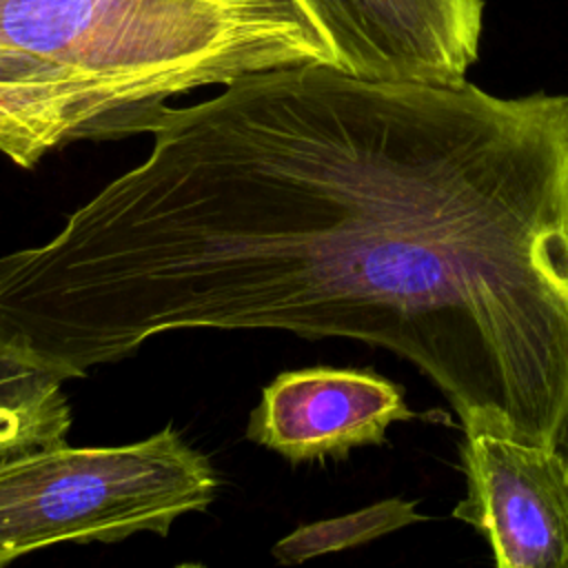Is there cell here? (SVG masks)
<instances>
[{
  "label": "cell",
  "mask_w": 568,
  "mask_h": 568,
  "mask_svg": "<svg viewBox=\"0 0 568 568\" xmlns=\"http://www.w3.org/2000/svg\"><path fill=\"white\" fill-rule=\"evenodd\" d=\"M64 377L0 342V457L60 444L71 428Z\"/></svg>",
  "instance_id": "8"
},
{
  "label": "cell",
  "mask_w": 568,
  "mask_h": 568,
  "mask_svg": "<svg viewBox=\"0 0 568 568\" xmlns=\"http://www.w3.org/2000/svg\"><path fill=\"white\" fill-rule=\"evenodd\" d=\"M422 519L424 515L417 513V501L393 497L348 515L300 526L282 537L271 552L280 564H302L326 552L366 544Z\"/></svg>",
  "instance_id": "9"
},
{
  "label": "cell",
  "mask_w": 568,
  "mask_h": 568,
  "mask_svg": "<svg viewBox=\"0 0 568 568\" xmlns=\"http://www.w3.org/2000/svg\"><path fill=\"white\" fill-rule=\"evenodd\" d=\"M468 481L453 515L490 544L499 568H568V462L548 444L470 433Z\"/></svg>",
  "instance_id": "5"
},
{
  "label": "cell",
  "mask_w": 568,
  "mask_h": 568,
  "mask_svg": "<svg viewBox=\"0 0 568 568\" xmlns=\"http://www.w3.org/2000/svg\"><path fill=\"white\" fill-rule=\"evenodd\" d=\"M284 328L413 362L464 433L568 430V95L295 67Z\"/></svg>",
  "instance_id": "1"
},
{
  "label": "cell",
  "mask_w": 568,
  "mask_h": 568,
  "mask_svg": "<svg viewBox=\"0 0 568 568\" xmlns=\"http://www.w3.org/2000/svg\"><path fill=\"white\" fill-rule=\"evenodd\" d=\"M0 95L69 113L91 129L93 140L144 131L162 104H144L95 84L36 53L0 44Z\"/></svg>",
  "instance_id": "7"
},
{
  "label": "cell",
  "mask_w": 568,
  "mask_h": 568,
  "mask_svg": "<svg viewBox=\"0 0 568 568\" xmlns=\"http://www.w3.org/2000/svg\"><path fill=\"white\" fill-rule=\"evenodd\" d=\"M217 475L204 453L164 426L140 442H67L0 457V566L64 541H122L206 510Z\"/></svg>",
  "instance_id": "3"
},
{
  "label": "cell",
  "mask_w": 568,
  "mask_h": 568,
  "mask_svg": "<svg viewBox=\"0 0 568 568\" xmlns=\"http://www.w3.org/2000/svg\"><path fill=\"white\" fill-rule=\"evenodd\" d=\"M73 140H93L78 118L0 95V153L13 164L31 169L51 149Z\"/></svg>",
  "instance_id": "10"
},
{
  "label": "cell",
  "mask_w": 568,
  "mask_h": 568,
  "mask_svg": "<svg viewBox=\"0 0 568 568\" xmlns=\"http://www.w3.org/2000/svg\"><path fill=\"white\" fill-rule=\"evenodd\" d=\"M410 417L402 388L390 379L371 371L313 366L284 371L264 386L246 437L302 464L384 444L388 426Z\"/></svg>",
  "instance_id": "6"
},
{
  "label": "cell",
  "mask_w": 568,
  "mask_h": 568,
  "mask_svg": "<svg viewBox=\"0 0 568 568\" xmlns=\"http://www.w3.org/2000/svg\"><path fill=\"white\" fill-rule=\"evenodd\" d=\"M335 67L371 80L462 82L477 60L481 0H297Z\"/></svg>",
  "instance_id": "4"
},
{
  "label": "cell",
  "mask_w": 568,
  "mask_h": 568,
  "mask_svg": "<svg viewBox=\"0 0 568 568\" xmlns=\"http://www.w3.org/2000/svg\"><path fill=\"white\" fill-rule=\"evenodd\" d=\"M231 2H244V4H257V7H271V9H293L304 11L297 0H231Z\"/></svg>",
  "instance_id": "11"
},
{
  "label": "cell",
  "mask_w": 568,
  "mask_h": 568,
  "mask_svg": "<svg viewBox=\"0 0 568 568\" xmlns=\"http://www.w3.org/2000/svg\"><path fill=\"white\" fill-rule=\"evenodd\" d=\"M557 450L564 455V459L568 462V430H566V435L561 437V442L557 444Z\"/></svg>",
  "instance_id": "12"
},
{
  "label": "cell",
  "mask_w": 568,
  "mask_h": 568,
  "mask_svg": "<svg viewBox=\"0 0 568 568\" xmlns=\"http://www.w3.org/2000/svg\"><path fill=\"white\" fill-rule=\"evenodd\" d=\"M0 44L144 104L335 55L304 11L231 0H0Z\"/></svg>",
  "instance_id": "2"
}]
</instances>
